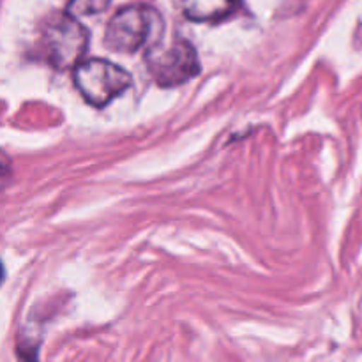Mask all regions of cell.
<instances>
[{
    "instance_id": "obj_1",
    "label": "cell",
    "mask_w": 362,
    "mask_h": 362,
    "mask_svg": "<svg viewBox=\"0 0 362 362\" xmlns=\"http://www.w3.org/2000/svg\"><path fill=\"white\" fill-rule=\"evenodd\" d=\"M163 28V18L154 7H122L106 25L105 46L117 53H134L158 41Z\"/></svg>"
},
{
    "instance_id": "obj_2",
    "label": "cell",
    "mask_w": 362,
    "mask_h": 362,
    "mask_svg": "<svg viewBox=\"0 0 362 362\" xmlns=\"http://www.w3.org/2000/svg\"><path fill=\"white\" fill-rule=\"evenodd\" d=\"M88 37L87 28L67 11L49 14L41 28L42 52L49 66L59 71L73 69L83 59Z\"/></svg>"
},
{
    "instance_id": "obj_3",
    "label": "cell",
    "mask_w": 362,
    "mask_h": 362,
    "mask_svg": "<svg viewBox=\"0 0 362 362\" xmlns=\"http://www.w3.org/2000/svg\"><path fill=\"white\" fill-rule=\"evenodd\" d=\"M145 64L159 87H179L198 76L200 60L194 46L182 37L165 41L159 37L145 53Z\"/></svg>"
},
{
    "instance_id": "obj_4",
    "label": "cell",
    "mask_w": 362,
    "mask_h": 362,
    "mask_svg": "<svg viewBox=\"0 0 362 362\" xmlns=\"http://www.w3.org/2000/svg\"><path fill=\"white\" fill-rule=\"evenodd\" d=\"M73 80L85 101L95 108L112 103L133 83V78L126 69L99 57L81 59L73 67Z\"/></svg>"
},
{
    "instance_id": "obj_5",
    "label": "cell",
    "mask_w": 362,
    "mask_h": 362,
    "mask_svg": "<svg viewBox=\"0 0 362 362\" xmlns=\"http://www.w3.org/2000/svg\"><path fill=\"white\" fill-rule=\"evenodd\" d=\"M240 0H182V11L189 20L198 23H218L232 16Z\"/></svg>"
},
{
    "instance_id": "obj_6",
    "label": "cell",
    "mask_w": 362,
    "mask_h": 362,
    "mask_svg": "<svg viewBox=\"0 0 362 362\" xmlns=\"http://www.w3.org/2000/svg\"><path fill=\"white\" fill-rule=\"evenodd\" d=\"M112 0H67V13L73 16H92L106 11Z\"/></svg>"
},
{
    "instance_id": "obj_7",
    "label": "cell",
    "mask_w": 362,
    "mask_h": 362,
    "mask_svg": "<svg viewBox=\"0 0 362 362\" xmlns=\"http://www.w3.org/2000/svg\"><path fill=\"white\" fill-rule=\"evenodd\" d=\"M7 166H9V161H7L6 156L0 152V172H2V170H7Z\"/></svg>"
},
{
    "instance_id": "obj_8",
    "label": "cell",
    "mask_w": 362,
    "mask_h": 362,
    "mask_svg": "<svg viewBox=\"0 0 362 362\" xmlns=\"http://www.w3.org/2000/svg\"><path fill=\"white\" fill-rule=\"evenodd\" d=\"M2 281H4V267L0 265V285H2Z\"/></svg>"
}]
</instances>
